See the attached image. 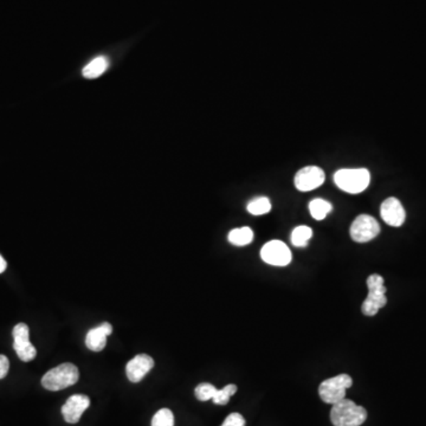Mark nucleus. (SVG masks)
I'll return each mask as SVG.
<instances>
[{"label":"nucleus","mask_w":426,"mask_h":426,"mask_svg":"<svg viewBox=\"0 0 426 426\" xmlns=\"http://www.w3.org/2000/svg\"><path fill=\"white\" fill-rule=\"evenodd\" d=\"M154 367V360L147 354H139L127 363L126 374L132 383H140Z\"/></svg>","instance_id":"nucleus-12"},{"label":"nucleus","mask_w":426,"mask_h":426,"mask_svg":"<svg viewBox=\"0 0 426 426\" xmlns=\"http://www.w3.org/2000/svg\"><path fill=\"white\" fill-rule=\"evenodd\" d=\"M10 370V361L5 355H0V379L6 377Z\"/></svg>","instance_id":"nucleus-23"},{"label":"nucleus","mask_w":426,"mask_h":426,"mask_svg":"<svg viewBox=\"0 0 426 426\" xmlns=\"http://www.w3.org/2000/svg\"><path fill=\"white\" fill-rule=\"evenodd\" d=\"M261 257L270 266H286L291 262V252L281 241H268L261 250Z\"/></svg>","instance_id":"nucleus-8"},{"label":"nucleus","mask_w":426,"mask_h":426,"mask_svg":"<svg viewBox=\"0 0 426 426\" xmlns=\"http://www.w3.org/2000/svg\"><path fill=\"white\" fill-rule=\"evenodd\" d=\"M152 426H175V416L170 409H161L154 415Z\"/></svg>","instance_id":"nucleus-20"},{"label":"nucleus","mask_w":426,"mask_h":426,"mask_svg":"<svg viewBox=\"0 0 426 426\" xmlns=\"http://www.w3.org/2000/svg\"><path fill=\"white\" fill-rule=\"evenodd\" d=\"M78 378V368L73 363H66L46 372L42 378V385L48 391H61L76 384Z\"/></svg>","instance_id":"nucleus-2"},{"label":"nucleus","mask_w":426,"mask_h":426,"mask_svg":"<svg viewBox=\"0 0 426 426\" xmlns=\"http://www.w3.org/2000/svg\"><path fill=\"white\" fill-rule=\"evenodd\" d=\"M311 237H313V230L311 227L301 225L293 231L291 243L297 248H302V246H307L308 241Z\"/></svg>","instance_id":"nucleus-17"},{"label":"nucleus","mask_w":426,"mask_h":426,"mask_svg":"<svg viewBox=\"0 0 426 426\" xmlns=\"http://www.w3.org/2000/svg\"><path fill=\"white\" fill-rule=\"evenodd\" d=\"M332 204L327 202V200L318 199L311 200L309 203V211L314 219L322 220L325 219L326 216L332 211Z\"/></svg>","instance_id":"nucleus-16"},{"label":"nucleus","mask_w":426,"mask_h":426,"mask_svg":"<svg viewBox=\"0 0 426 426\" xmlns=\"http://www.w3.org/2000/svg\"><path fill=\"white\" fill-rule=\"evenodd\" d=\"M12 336H14V348L18 358L24 363H28L35 359L37 355V350L30 341V329H28V325L18 323L14 326Z\"/></svg>","instance_id":"nucleus-7"},{"label":"nucleus","mask_w":426,"mask_h":426,"mask_svg":"<svg viewBox=\"0 0 426 426\" xmlns=\"http://www.w3.org/2000/svg\"><path fill=\"white\" fill-rule=\"evenodd\" d=\"M90 406V399L88 395H75L68 399L67 402L62 407V415L64 420L69 424H77L84 411Z\"/></svg>","instance_id":"nucleus-10"},{"label":"nucleus","mask_w":426,"mask_h":426,"mask_svg":"<svg viewBox=\"0 0 426 426\" xmlns=\"http://www.w3.org/2000/svg\"><path fill=\"white\" fill-rule=\"evenodd\" d=\"M367 420V411L350 399H343L332 406L331 420L334 426H360Z\"/></svg>","instance_id":"nucleus-1"},{"label":"nucleus","mask_w":426,"mask_h":426,"mask_svg":"<svg viewBox=\"0 0 426 426\" xmlns=\"http://www.w3.org/2000/svg\"><path fill=\"white\" fill-rule=\"evenodd\" d=\"M113 326L109 322H103L88 332L85 336V346L93 352H101L107 345V338L112 336Z\"/></svg>","instance_id":"nucleus-13"},{"label":"nucleus","mask_w":426,"mask_h":426,"mask_svg":"<svg viewBox=\"0 0 426 426\" xmlns=\"http://www.w3.org/2000/svg\"><path fill=\"white\" fill-rule=\"evenodd\" d=\"M353 385V379L348 374H339L322 381L318 388V395L322 402L334 405L346 397V391Z\"/></svg>","instance_id":"nucleus-5"},{"label":"nucleus","mask_w":426,"mask_h":426,"mask_svg":"<svg viewBox=\"0 0 426 426\" xmlns=\"http://www.w3.org/2000/svg\"><path fill=\"white\" fill-rule=\"evenodd\" d=\"M380 214L385 223L391 227H402L405 222V210H404L402 203L395 197L388 198L384 203L381 204Z\"/></svg>","instance_id":"nucleus-11"},{"label":"nucleus","mask_w":426,"mask_h":426,"mask_svg":"<svg viewBox=\"0 0 426 426\" xmlns=\"http://www.w3.org/2000/svg\"><path fill=\"white\" fill-rule=\"evenodd\" d=\"M7 268V263L5 259H3V256L0 255V274H3Z\"/></svg>","instance_id":"nucleus-24"},{"label":"nucleus","mask_w":426,"mask_h":426,"mask_svg":"<svg viewBox=\"0 0 426 426\" xmlns=\"http://www.w3.org/2000/svg\"><path fill=\"white\" fill-rule=\"evenodd\" d=\"M220 426H245L244 417L241 413H231Z\"/></svg>","instance_id":"nucleus-22"},{"label":"nucleus","mask_w":426,"mask_h":426,"mask_svg":"<svg viewBox=\"0 0 426 426\" xmlns=\"http://www.w3.org/2000/svg\"><path fill=\"white\" fill-rule=\"evenodd\" d=\"M367 286H368V295H367L366 300L363 301L361 311L366 316H374V315H377L381 308H384L388 303L384 277H381L378 274L370 275L367 279Z\"/></svg>","instance_id":"nucleus-4"},{"label":"nucleus","mask_w":426,"mask_h":426,"mask_svg":"<svg viewBox=\"0 0 426 426\" xmlns=\"http://www.w3.org/2000/svg\"><path fill=\"white\" fill-rule=\"evenodd\" d=\"M109 62L105 57H96L95 60L91 61L90 63H88L84 67L83 76L89 80H94L98 77L101 76L102 73H105L108 69Z\"/></svg>","instance_id":"nucleus-14"},{"label":"nucleus","mask_w":426,"mask_h":426,"mask_svg":"<svg viewBox=\"0 0 426 426\" xmlns=\"http://www.w3.org/2000/svg\"><path fill=\"white\" fill-rule=\"evenodd\" d=\"M227 239H229L231 244L236 245V246H244V245L251 243L252 239H254V232L248 227L234 229V230L230 231Z\"/></svg>","instance_id":"nucleus-15"},{"label":"nucleus","mask_w":426,"mask_h":426,"mask_svg":"<svg viewBox=\"0 0 426 426\" xmlns=\"http://www.w3.org/2000/svg\"><path fill=\"white\" fill-rule=\"evenodd\" d=\"M237 392V386L234 384L227 385L222 390H217L216 395L213 397V402L216 405H227L230 402V398Z\"/></svg>","instance_id":"nucleus-19"},{"label":"nucleus","mask_w":426,"mask_h":426,"mask_svg":"<svg viewBox=\"0 0 426 426\" xmlns=\"http://www.w3.org/2000/svg\"><path fill=\"white\" fill-rule=\"evenodd\" d=\"M334 182L345 192L358 194L370 185V175L366 168H343L334 175Z\"/></svg>","instance_id":"nucleus-3"},{"label":"nucleus","mask_w":426,"mask_h":426,"mask_svg":"<svg viewBox=\"0 0 426 426\" xmlns=\"http://www.w3.org/2000/svg\"><path fill=\"white\" fill-rule=\"evenodd\" d=\"M325 172L318 166H308L301 168L295 175V186L301 192H309L318 189L325 182Z\"/></svg>","instance_id":"nucleus-9"},{"label":"nucleus","mask_w":426,"mask_h":426,"mask_svg":"<svg viewBox=\"0 0 426 426\" xmlns=\"http://www.w3.org/2000/svg\"><path fill=\"white\" fill-rule=\"evenodd\" d=\"M217 388L212 384L209 383H202L196 388V397L200 402H207V400H212L213 397L216 395Z\"/></svg>","instance_id":"nucleus-21"},{"label":"nucleus","mask_w":426,"mask_h":426,"mask_svg":"<svg viewBox=\"0 0 426 426\" xmlns=\"http://www.w3.org/2000/svg\"><path fill=\"white\" fill-rule=\"evenodd\" d=\"M248 212L251 213L252 216H262V214H266L271 210V203L266 197H259V198H255L252 199L250 203L248 204Z\"/></svg>","instance_id":"nucleus-18"},{"label":"nucleus","mask_w":426,"mask_h":426,"mask_svg":"<svg viewBox=\"0 0 426 426\" xmlns=\"http://www.w3.org/2000/svg\"><path fill=\"white\" fill-rule=\"evenodd\" d=\"M350 234L356 243H367L380 234V225L373 217L360 214L350 225Z\"/></svg>","instance_id":"nucleus-6"}]
</instances>
